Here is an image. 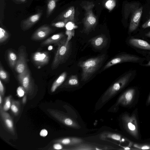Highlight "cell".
<instances>
[{"label":"cell","instance_id":"obj_7","mask_svg":"<svg viewBox=\"0 0 150 150\" xmlns=\"http://www.w3.org/2000/svg\"><path fill=\"white\" fill-rule=\"evenodd\" d=\"M129 11L131 13L129 31L132 32L138 27L143 11V7L136 6V5L130 4Z\"/></svg>","mask_w":150,"mask_h":150},{"label":"cell","instance_id":"obj_42","mask_svg":"<svg viewBox=\"0 0 150 150\" xmlns=\"http://www.w3.org/2000/svg\"><path fill=\"white\" fill-rule=\"evenodd\" d=\"M2 96L0 94V108H2L1 106V104L2 103Z\"/></svg>","mask_w":150,"mask_h":150},{"label":"cell","instance_id":"obj_8","mask_svg":"<svg viewBox=\"0 0 150 150\" xmlns=\"http://www.w3.org/2000/svg\"><path fill=\"white\" fill-rule=\"evenodd\" d=\"M18 59L15 69L18 74L23 72L28 68V54L26 48L24 46H21L18 48Z\"/></svg>","mask_w":150,"mask_h":150},{"label":"cell","instance_id":"obj_2","mask_svg":"<svg viewBox=\"0 0 150 150\" xmlns=\"http://www.w3.org/2000/svg\"><path fill=\"white\" fill-rule=\"evenodd\" d=\"M80 5L85 11L82 32L88 34L95 29L97 23V18L93 11L95 5L93 2L84 1L81 2Z\"/></svg>","mask_w":150,"mask_h":150},{"label":"cell","instance_id":"obj_23","mask_svg":"<svg viewBox=\"0 0 150 150\" xmlns=\"http://www.w3.org/2000/svg\"><path fill=\"white\" fill-rule=\"evenodd\" d=\"M8 63L11 68H15L18 59V56L12 50H9L8 53Z\"/></svg>","mask_w":150,"mask_h":150},{"label":"cell","instance_id":"obj_38","mask_svg":"<svg viewBox=\"0 0 150 150\" xmlns=\"http://www.w3.org/2000/svg\"><path fill=\"white\" fill-rule=\"evenodd\" d=\"M48 132L47 130L43 129L41 130L40 133V136L43 137H45L47 134Z\"/></svg>","mask_w":150,"mask_h":150},{"label":"cell","instance_id":"obj_9","mask_svg":"<svg viewBox=\"0 0 150 150\" xmlns=\"http://www.w3.org/2000/svg\"><path fill=\"white\" fill-rule=\"evenodd\" d=\"M140 58L135 55L129 54H123L117 55L108 62L103 68L104 70L110 67L118 64L124 62H138Z\"/></svg>","mask_w":150,"mask_h":150},{"label":"cell","instance_id":"obj_36","mask_svg":"<svg viewBox=\"0 0 150 150\" xmlns=\"http://www.w3.org/2000/svg\"><path fill=\"white\" fill-rule=\"evenodd\" d=\"M53 148L55 149L59 150L63 148L62 144L59 143H55L53 145Z\"/></svg>","mask_w":150,"mask_h":150},{"label":"cell","instance_id":"obj_22","mask_svg":"<svg viewBox=\"0 0 150 150\" xmlns=\"http://www.w3.org/2000/svg\"><path fill=\"white\" fill-rule=\"evenodd\" d=\"M67 76V73L65 71L62 73L53 82L52 86L51 91L54 92L64 82Z\"/></svg>","mask_w":150,"mask_h":150},{"label":"cell","instance_id":"obj_20","mask_svg":"<svg viewBox=\"0 0 150 150\" xmlns=\"http://www.w3.org/2000/svg\"><path fill=\"white\" fill-rule=\"evenodd\" d=\"M129 42L133 46L142 49L150 50V44L146 41L137 38L130 39Z\"/></svg>","mask_w":150,"mask_h":150},{"label":"cell","instance_id":"obj_10","mask_svg":"<svg viewBox=\"0 0 150 150\" xmlns=\"http://www.w3.org/2000/svg\"><path fill=\"white\" fill-rule=\"evenodd\" d=\"M49 113L54 117L66 126L75 129H79L80 126L74 120L59 112L49 109Z\"/></svg>","mask_w":150,"mask_h":150},{"label":"cell","instance_id":"obj_16","mask_svg":"<svg viewBox=\"0 0 150 150\" xmlns=\"http://www.w3.org/2000/svg\"><path fill=\"white\" fill-rule=\"evenodd\" d=\"M66 38L65 35L62 33L54 34L47 39L41 44L42 46H46L52 44L56 45L61 41Z\"/></svg>","mask_w":150,"mask_h":150},{"label":"cell","instance_id":"obj_40","mask_svg":"<svg viewBox=\"0 0 150 150\" xmlns=\"http://www.w3.org/2000/svg\"><path fill=\"white\" fill-rule=\"evenodd\" d=\"M27 100V97L25 95L24 96L22 100V103L23 104L25 103Z\"/></svg>","mask_w":150,"mask_h":150},{"label":"cell","instance_id":"obj_37","mask_svg":"<svg viewBox=\"0 0 150 150\" xmlns=\"http://www.w3.org/2000/svg\"><path fill=\"white\" fill-rule=\"evenodd\" d=\"M4 86L1 79L0 80V94H1L2 96H3L4 95Z\"/></svg>","mask_w":150,"mask_h":150},{"label":"cell","instance_id":"obj_33","mask_svg":"<svg viewBox=\"0 0 150 150\" xmlns=\"http://www.w3.org/2000/svg\"><path fill=\"white\" fill-rule=\"evenodd\" d=\"M133 146L137 149L150 150V144H134Z\"/></svg>","mask_w":150,"mask_h":150},{"label":"cell","instance_id":"obj_1","mask_svg":"<svg viewBox=\"0 0 150 150\" xmlns=\"http://www.w3.org/2000/svg\"><path fill=\"white\" fill-rule=\"evenodd\" d=\"M106 56L104 54L79 61L77 66L82 69L81 81H86L88 80L101 66Z\"/></svg>","mask_w":150,"mask_h":150},{"label":"cell","instance_id":"obj_11","mask_svg":"<svg viewBox=\"0 0 150 150\" xmlns=\"http://www.w3.org/2000/svg\"><path fill=\"white\" fill-rule=\"evenodd\" d=\"M32 58L34 64L40 68L48 63L50 55L47 52H37L33 54Z\"/></svg>","mask_w":150,"mask_h":150},{"label":"cell","instance_id":"obj_15","mask_svg":"<svg viewBox=\"0 0 150 150\" xmlns=\"http://www.w3.org/2000/svg\"><path fill=\"white\" fill-rule=\"evenodd\" d=\"M42 12H39L32 15L21 22V27L22 30L24 31L27 30L31 28L40 19Z\"/></svg>","mask_w":150,"mask_h":150},{"label":"cell","instance_id":"obj_25","mask_svg":"<svg viewBox=\"0 0 150 150\" xmlns=\"http://www.w3.org/2000/svg\"><path fill=\"white\" fill-rule=\"evenodd\" d=\"M65 85L68 86L76 87L79 84V81L77 75L71 76L65 83Z\"/></svg>","mask_w":150,"mask_h":150},{"label":"cell","instance_id":"obj_41","mask_svg":"<svg viewBox=\"0 0 150 150\" xmlns=\"http://www.w3.org/2000/svg\"><path fill=\"white\" fill-rule=\"evenodd\" d=\"M150 103V94L149 95V97L148 98L146 101V104L148 105Z\"/></svg>","mask_w":150,"mask_h":150},{"label":"cell","instance_id":"obj_39","mask_svg":"<svg viewBox=\"0 0 150 150\" xmlns=\"http://www.w3.org/2000/svg\"><path fill=\"white\" fill-rule=\"evenodd\" d=\"M142 27L143 28L150 27V18L142 25Z\"/></svg>","mask_w":150,"mask_h":150},{"label":"cell","instance_id":"obj_26","mask_svg":"<svg viewBox=\"0 0 150 150\" xmlns=\"http://www.w3.org/2000/svg\"><path fill=\"white\" fill-rule=\"evenodd\" d=\"M59 0H47V17L51 15L56 7L57 2Z\"/></svg>","mask_w":150,"mask_h":150},{"label":"cell","instance_id":"obj_27","mask_svg":"<svg viewBox=\"0 0 150 150\" xmlns=\"http://www.w3.org/2000/svg\"><path fill=\"white\" fill-rule=\"evenodd\" d=\"M11 109L12 112L15 115L18 114L20 111V104L18 100H13L11 101Z\"/></svg>","mask_w":150,"mask_h":150},{"label":"cell","instance_id":"obj_4","mask_svg":"<svg viewBox=\"0 0 150 150\" xmlns=\"http://www.w3.org/2000/svg\"><path fill=\"white\" fill-rule=\"evenodd\" d=\"M133 75L132 72L127 73L112 84L103 95L101 99L102 102L108 100L123 89L131 81Z\"/></svg>","mask_w":150,"mask_h":150},{"label":"cell","instance_id":"obj_31","mask_svg":"<svg viewBox=\"0 0 150 150\" xmlns=\"http://www.w3.org/2000/svg\"><path fill=\"white\" fill-rule=\"evenodd\" d=\"M11 96H9L6 98L3 108V110L4 111H8L11 108Z\"/></svg>","mask_w":150,"mask_h":150},{"label":"cell","instance_id":"obj_29","mask_svg":"<svg viewBox=\"0 0 150 150\" xmlns=\"http://www.w3.org/2000/svg\"><path fill=\"white\" fill-rule=\"evenodd\" d=\"M116 5L115 0H107L105 4V7L110 11H112Z\"/></svg>","mask_w":150,"mask_h":150},{"label":"cell","instance_id":"obj_28","mask_svg":"<svg viewBox=\"0 0 150 150\" xmlns=\"http://www.w3.org/2000/svg\"><path fill=\"white\" fill-rule=\"evenodd\" d=\"M9 35L8 33L3 28H0V43L2 44L6 41L9 38Z\"/></svg>","mask_w":150,"mask_h":150},{"label":"cell","instance_id":"obj_34","mask_svg":"<svg viewBox=\"0 0 150 150\" xmlns=\"http://www.w3.org/2000/svg\"><path fill=\"white\" fill-rule=\"evenodd\" d=\"M67 30H71L76 28L78 27L75 25L73 22L69 21L67 23L65 26Z\"/></svg>","mask_w":150,"mask_h":150},{"label":"cell","instance_id":"obj_3","mask_svg":"<svg viewBox=\"0 0 150 150\" xmlns=\"http://www.w3.org/2000/svg\"><path fill=\"white\" fill-rule=\"evenodd\" d=\"M66 38L57 45V48L51 64L52 70L57 68L59 66L66 62L71 54V42L68 41Z\"/></svg>","mask_w":150,"mask_h":150},{"label":"cell","instance_id":"obj_18","mask_svg":"<svg viewBox=\"0 0 150 150\" xmlns=\"http://www.w3.org/2000/svg\"><path fill=\"white\" fill-rule=\"evenodd\" d=\"M83 140L82 139L75 137L64 138L55 140V143H59L65 145L72 146L82 143Z\"/></svg>","mask_w":150,"mask_h":150},{"label":"cell","instance_id":"obj_12","mask_svg":"<svg viewBox=\"0 0 150 150\" xmlns=\"http://www.w3.org/2000/svg\"><path fill=\"white\" fill-rule=\"evenodd\" d=\"M135 91L133 88H129L123 93L118 98L117 105L121 104L127 106L131 104L134 100Z\"/></svg>","mask_w":150,"mask_h":150},{"label":"cell","instance_id":"obj_21","mask_svg":"<svg viewBox=\"0 0 150 150\" xmlns=\"http://www.w3.org/2000/svg\"><path fill=\"white\" fill-rule=\"evenodd\" d=\"M100 138L103 140L110 139L119 141L120 142L125 141V139L122 138L120 134L109 132H104L100 135Z\"/></svg>","mask_w":150,"mask_h":150},{"label":"cell","instance_id":"obj_14","mask_svg":"<svg viewBox=\"0 0 150 150\" xmlns=\"http://www.w3.org/2000/svg\"><path fill=\"white\" fill-rule=\"evenodd\" d=\"M53 30L47 25H43L38 28L33 34L31 39L33 40H43L51 33Z\"/></svg>","mask_w":150,"mask_h":150},{"label":"cell","instance_id":"obj_30","mask_svg":"<svg viewBox=\"0 0 150 150\" xmlns=\"http://www.w3.org/2000/svg\"><path fill=\"white\" fill-rule=\"evenodd\" d=\"M0 77L1 79L4 81H7L9 78L8 73L2 67L1 63L0 65Z\"/></svg>","mask_w":150,"mask_h":150},{"label":"cell","instance_id":"obj_44","mask_svg":"<svg viewBox=\"0 0 150 150\" xmlns=\"http://www.w3.org/2000/svg\"><path fill=\"white\" fill-rule=\"evenodd\" d=\"M123 149L125 150H129L131 149L130 148L129 146H127L124 147Z\"/></svg>","mask_w":150,"mask_h":150},{"label":"cell","instance_id":"obj_13","mask_svg":"<svg viewBox=\"0 0 150 150\" xmlns=\"http://www.w3.org/2000/svg\"><path fill=\"white\" fill-rule=\"evenodd\" d=\"M88 42L94 48L100 50L107 46L108 38L105 35L101 34L91 38Z\"/></svg>","mask_w":150,"mask_h":150},{"label":"cell","instance_id":"obj_32","mask_svg":"<svg viewBox=\"0 0 150 150\" xmlns=\"http://www.w3.org/2000/svg\"><path fill=\"white\" fill-rule=\"evenodd\" d=\"M69 21L68 20H64L52 23L51 24V25L57 28H63L65 27L66 24Z\"/></svg>","mask_w":150,"mask_h":150},{"label":"cell","instance_id":"obj_43","mask_svg":"<svg viewBox=\"0 0 150 150\" xmlns=\"http://www.w3.org/2000/svg\"><path fill=\"white\" fill-rule=\"evenodd\" d=\"M145 35L147 37H150V31L146 33Z\"/></svg>","mask_w":150,"mask_h":150},{"label":"cell","instance_id":"obj_35","mask_svg":"<svg viewBox=\"0 0 150 150\" xmlns=\"http://www.w3.org/2000/svg\"><path fill=\"white\" fill-rule=\"evenodd\" d=\"M25 91V90L22 86L18 87L17 90V93L18 96L19 97H21L24 96Z\"/></svg>","mask_w":150,"mask_h":150},{"label":"cell","instance_id":"obj_5","mask_svg":"<svg viewBox=\"0 0 150 150\" xmlns=\"http://www.w3.org/2000/svg\"><path fill=\"white\" fill-rule=\"evenodd\" d=\"M122 119L124 127L126 131L134 138L138 139V124L135 115H129L125 114L122 115Z\"/></svg>","mask_w":150,"mask_h":150},{"label":"cell","instance_id":"obj_45","mask_svg":"<svg viewBox=\"0 0 150 150\" xmlns=\"http://www.w3.org/2000/svg\"><path fill=\"white\" fill-rule=\"evenodd\" d=\"M145 66H150V60L145 65Z\"/></svg>","mask_w":150,"mask_h":150},{"label":"cell","instance_id":"obj_17","mask_svg":"<svg viewBox=\"0 0 150 150\" xmlns=\"http://www.w3.org/2000/svg\"><path fill=\"white\" fill-rule=\"evenodd\" d=\"M1 116L5 126L11 133L15 134L13 122L10 115L3 110L2 108H0Z\"/></svg>","mask_w":150,"mask_h":150},{"label":"cell","instance_id":"obj_6","mask_svg":"<svg viewBox=\"0 0 150 150\" xmlns=\"http://www.w3.org/2000/svg\"><path fill=\"white\" fill-rule=\"evenodd\" d=\"M17 78L21 86L27 93H30L33 91L35 83L28 68L23 73L18 74Z\"/></svg>","mask_w":150,"mask_h":150},{"label":"cell","instance_id":"obj_24","mask_svg":"<svg viewBox=\"0 0 150 150\" xmlns=\"http://www.w3.org/2000/svg\"><path fill=\"white\" fill-rule=\"evenodd\" d=\"M78 144L70 149L74 150H102V149L99 148L98 147L92 146V145L87 144Z\"/></svg>","mask_w":150,"mask_h":150},{"label":"cell","instance_id":"obj_46","mask_svg":"<svg viewBox=\"0 0 150 150\" xmlns=\"http://www.w3.org/2000/svg\"><path fill=\"white\" fill-rule=\"evenodd\" d=\"M20 1H22V2H24V1L25 0H20Z\"/></svg>","mask_w":150,"mask_h":150},{"label":"cell","instance_id":"obj_19","mask_svg":"<svg viewBox=\"0 0 150 150\" xmlns=\"http://www.w3.org/2000/svg\"><path fill=\"white\" fill-rule=\"evenodd\" d=\"M75 8L71 6L61 13L57 18L58 20L63 21L67 20L69 21L74 22L75 21Z\"/></svg>","mask_w":150,"mask_h":150}]
</instances>
